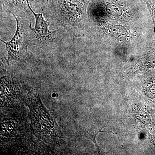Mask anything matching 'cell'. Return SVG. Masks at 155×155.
<instances>
[{
    "instance_id": "obj_3",
    "label": "cell",
    "mask_w": 155,
    "mask_h": 155,
    "mask_svg": "<svg viewBox=\"0 0 155 155\" xmlns=\"http://www.w3.org/2000/svg\"><path fill=\"white\" fill-rule=\"evenodd\" d=\"M28 0V8L33 14L35 19V26L31 27V22L29 25L30 45L45 46L54 43L56 40L57 30L51 31L49 28V22L45 20L43 14L39 13L36 14L31 8Z\"/></svg>"
},
{
    "instance_id": "obj_4",
    "label": "cell",
    "mask_w": 155,
    "mask_h": 155,
    "mask_svg": "<svg viewBox=\"0 0 155 155\" xmlns=\"http://www.w3.org/2000/svg\"><path fill=\"white\" fill-rule=\"evenodd\" d=\"M1 6L14 17H22L27 13L28 0H1Z\"/></svg>"
},
{
    "instance_id": "obj_8",
    "label": "cell",
    "mask_w": 155,
    "mask_h": 155,
    "mask_svg": "<svg viewBox=\"0 0 155 155\" xmlns=\"http://www.w3.org/2000/svg\"><path fill=\"white\" fill-rule=\"evenodd\" d=\"M152 17L155 27V0H145Z\"/></svg>"
},
{
    "instance_id": "obj_6",
    "label": "cell",
    "mask_w": 155,
    "mask_h": 155,
    "mask_svg": "<svg viewBox=\"0 0 155 155\" xmlns=\"http://www.w3.org/2000/svg\"><path fill=\"white\" fill-rule=\"evenodd\" d=\"M143 65L147 68L155 67V48L150 51L143 59Z\"/></svg>"
},
{
    "instance_id": "obj_7",
    "label": "cell",
    "mask_w": 155,
    "mask_h": 155,
    "mask_svg": "<svg viewBox=\"0 0 155 155\" xmlns=\"http://www.w3.org/2000/svg\"><path fill=\"white\" fill-rule=\"evenodd\" d=\"M105 127H103L100 128L99 127H97V128H94L92 129H89L87 130V136L88 137V138L90 139L91 140H92L95 144L97 148L99 150L98 147L97 145L96 141V137L97 134L99 132H104V133H111L114 134H117V133H114L113 131H104L103 130H101L102 128H104Z\"/></svg>"
},
{
    "instance_id": "obj_9",
    "label": "cell",
    "mask_w": 155,
    "mask_h": 155,
    "mask_svg": "<svg viewBox=\"0 0 155 155\" xmlns=\"http://www.w3.org/2000/svg\"><path fill=\"white\" fill-rule=\"evenodd\" d=\"M38 1H39L41 3V4H42L43 5H45V3L46 1V0H38Z\"/></svg>"
},
{
    "instance_id": "obj_5",
    "label": "cell",
    "mask_w": 155,
    "mask_h": 155,
    "mask_svg": "<svg viewBox=\"0 0 155 155\" xmlns=\"http://www.w3.org/2000/svg\"><path fill=\"white\" fill-rule=\"evenodd\" d=\"M134 115L138 121L144 125H148L151 122L149 115L141 108L137 107L134 110Z\"/></svg>"
},
{
    "instance_id": "obj_2",
    "label": "cell",
    "mask_w": 155,
    "mask_h": 155,
    "mask_svg": "<svg viewBox=\"0 0 155 155\" xmlns=\"http://www.w3.org/2000/svg\"><path fill=\"white\" fill-rule=\"evenodd\" d=\"M14 17L17 21V28L13 38L8 42L1 40L6 45L8 54V64L10 61H19L25 58L28 54L27 48L30 43L29 28H26L25 20L22 17Z\"/></svg>"
},
{
    "instance_id": "obj_1",
    "label": "cell",
    "mask_w": 155,
    "mask_h": 155,
    "mask_svg": "<svg viewBox=\"0 0 155 155\" xmlns=\"http://www.w3.org/2000/svg\"><path fill=\"white\" fill-rule=\"evenodd\" d=\"M90 0H46L43 7L45 17L58 27L65 29L73 37L78 36V31L85 18Z\"/></svg>"
}]
</instances>
